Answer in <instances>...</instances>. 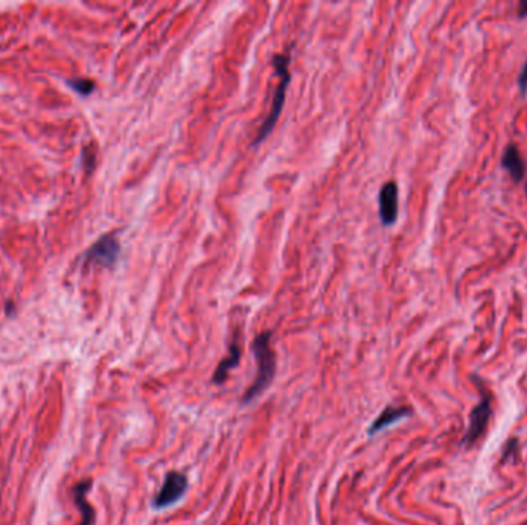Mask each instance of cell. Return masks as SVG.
I'll return each instance as SVG.
<instances>
[{
	"mask_svg": "<svg viewBox=\"0 0 527 525\" xmlns=\"http://www.w3.org/2000/svg\"><path fill=\"white\" fill-rule=\"evenodd\" d=\"M272 336V331L259 333L252 343V350L257 364V373L253 384L247 388V392L243 396V405L252 404L273 382L276 375V355L270 346Z\"/></svg>",
	"mask_w": 527,
	"mask_h": 525,
	"instance_id": "1",
	"label": "cell"
},
{
	"mask_svg": "<svg viewBox=\"0 0 527 525\" xmlns=\"http://www.w3.org/2000/svg\"><path fill=\"white\" fill-rule=\"evenodd\" d=\"M273 67L276 68V72H278V76H279V84H278V87H276L270 113H269V116H267V119L262 122L261 128H259L253 145H257L259 142H262L267 138V136H269L273 131V128L276 126V122H278V119H279L282 106H284V102H285V93H287V88H289V84L292 80L290 70H289V67H290V52L276 54V56L273 57Z\"/></svg>",
	"mask_w": 527,
	"mask_h": 525,
	"instance_id": "2",
	"label": "cell"
},
{
	"mask_svg": "<svg viewBox=\"0 0 527 525\" xmlns=\"http://www.w3.org/2000/svg\"><path fill=\"white\" fill-rule=\"evenodd\" d=\"M189 492V477L181 472H168L164 484L151 501V509L160 512L176 505Z\"/></svg>",
	"mask_w": 527,
	"mask_h": 525,
	"instance_id": "3",
	"label": "cell"
},
{
	"mask_svg": "<svg viewBox=\"0 0 527 525\" xmlns=\"http://www.w3.org/2000/svg\"><path fill=\"white\" fill-rule=\"evenodd\" d=\"M490 416H492V399L484 388H481V399L469 414V425L462 438L464 446L470 447L482 438L487 430Z\"/></svg>",
	"mask_w": 527,
	"mask_h": 525,
	"instance_id": "4",
	"label": "cell"
},
{
	"mask_svg": "<svg viewBox=\"0 0 527 525\" xmlns=\"http://www.w3.org/2000/svg\"><path fill=\"white\" fill-rule=\"evenodd\" d=\"M119 251H121L119 241L116 239L113 234H106V236L101 238L90 250H88L87 259L90 262H94L97 265L111 267L114 262L118 260Z\"/></svg>",
	"mask_w": 527,
	"mask_h": 525,
	"instance_id": "5",
	"label": "cell"
},
{
	"mask_svg": "<svg viewBox=\"0 0 527 525\" xmlns=\"http://www.w3.org/2000/svg\"><path fill=\"white\" fill-rule=\"evenodd\" d=\"M412 409L410 407H404V405H387L386 409H384L377 419H375L367 429V436L373 438L375 434L381 433L382 430H386L389 427H392L393 424H396L399 421H404L407 418H410L412 416Z\"/></svg>",
	"mask_w": 527,
	"mask_h": 525,
	"instance_id": "6",
	"label": "cell"
},
{
	"mask_svg": "<svg viewBox=\"0 0 527 525\" xmlns=\"http://www.w3.org/2000/svg\"><path fill=\"white\" fill-rule=\"evenodd\" d=\"M379 217L386 227H390L398 219V185L395 182H387L381 188Z\"/></svg>",
	"mask_w": 527,
	"mask_h": 525,
	"instance_id": "7",
	"label": "cell"
},
{
	"mask_svg": "<svg viewBox=\"0 0 527 525\" xmlns=\"http://www.w3.org/2000/svg\"><path fill=\"white\" fill-rule=\"evenodd\" d=\"M240 358H243V348H240V343L238 341H231L228 346L227 356L219 362L216 370H214V373L211 376V382L218 387L224 384L231 371L239 365Z\"/></svg>",
	"mask_w": 527,
	"mask_h": 525,
	"instance_id": "8",
	"label": "cell"
},
{
	"mask_svg": "<svg viewBox=\"0 0 527 525\" xmlns=\"http://www.w3.org/2000/svg\"><path fill=\"white\" fill-rule=\"evenodd\" d=\"M91 485H93L91 479H85V481H80L73 487L74 504L80 510V514H82V519H80L79 525H93L96 521V512L87 499V494L91 490Z\"/></svg>",
	"mask_w": 527,
	"mask_h": 525,
	"instance_id": "9",
	"label": "cell"
},
{
	"mask_svg": "<svg viewBox=\"0 0 527 525\" xmlns=\"http://www.w3.org/2000/svg\"><path fill=\"white\" fill-rule=\"evenodd\" d=\"M501 165L503 168H506V171L509 173V176L512 177L514 182L516 184L521 182V180L526 177L527 167L520 155V150H518L515 145H509V147L506 148Z\"/></svg>",
	"mask_w": 527,
	"mask_h": 525,
	"instance_id": "10",
	"label": "cell"
},
{
	"mask_svg": "<svg viewBox=\"0 0 527 525\" xmlns=\"http://www.w3.org/2000/svg\"><path fill=\"white\" fill-rule=\"evenodd\" d=\"M518 451H520V441H518V438H511L506 442V446L503 447L501 463L504 464V463H507L509 459H516Z\"/></svg>",
	"mask_w": 527,
	"mask_h": 525,
	"instance_id": "11",
	"label": "cell"
},
{
	"mask_svg": "<svg viewBox=\"0 0 527 525\" xmlns=\"http://www.w3.org/2000/svg\"><path fill=\"white\" fill-rule=\"evenodd\" d=\"M70 85L73 87L74 89H77L79 93H82V94L91 93V92H93V88H94L91 80H85V79H80V80H71Z\"/></svg>",
	"mask_w": 527,
	"mask_h": 525,
	"instance_id": "12",
	"label": "cell"
},
{
	"mask_svg": "<svg viewBox=\"0 0 527 525\" xmlns=\"http://www.w3.org/2000/svg\"><path fill=\"white\" fill-rule=\"evenodd\" d=\"M518 87H520L523 94H527V62L524 63L520 77H518Z\"/></svg>",
	"mask_w": 527,
	"mask_h": 525,
	"instance_id": "13",
	"label": "cell"
},
{
	"mask_svg": "<svg viewBox=\"0 0 527 525\" xmlns=\"http://www.w3.org/2000/svg\"><path fill=\"white\" fill-rule=\"evenodd\" d=\"M518 16L526 17L527 16V2L520 4V10H518Z\"/></svg>",
	"mask_w": 527,
	"mask_h": 525,
	"instance_id": "14",
	"label": "cell"
}]
</instances>
